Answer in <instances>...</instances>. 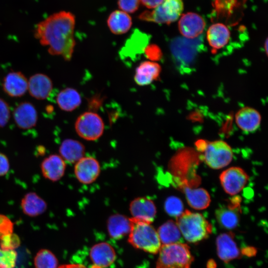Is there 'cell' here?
<instances>
[{"mask_svg":"<svg viewBox=\"0 0 268 268\" xmlns=\"http://www.w3.org/2000/svg\"><path fill=\"white\" fill-rule=\"evenodd\" d=\"M75 19L70 12L54 13L37 24L34 35L39 43L46 47L49 54L69 61L75 46L74 31Z\"/></svg>","mask_w":268,"mask_h":268,"instance_id":"obj_1","label":"cell"},{"mask_svg":"<svg viewBox=\"0 0 268 268\" xmlns=\"http://www.w3.org/2000/svg\"><path fill=\"white\" fill-rule=\"evenodd\" d=\"M176 224L185 239L197 243L206 239L211 233V224L201 213L186 210L176 218Z\"/></svg>","mask_w":268,"mask_h":268,"instance_id":"obj_2","label":"cell"},{"mask_svg":"<svg viewBox=\"0 0 268 268\" xmlns=\"http://www.w3.org/2000/svg\"><path fill=\"white\" fill-rule=\"evenodd\" d=\"M132 226L128 242L135 248L156 254L161 247L157 231L151 223L130 218Z\"/></svg>","mask_w":268,"mask_h":268,"instance_id":"obj_3","label":"cell"},{"mask_svg":"<svg viewBox=\"0 0 268 268\" xmlns=\"http://www.w3.org/2000/svg\"><path fill=\"white\" fill-rule=\"evenodd\" d=\"M158 253L156 268H190L194 260L189 246L181 242L162 245Z\"/></svg>","mask_w":268,"mask_h":268,"instance_id":"obj_4","label":"cell"},{"mask_svg":"<svg viewBox=\"0 0 268 268\" xmlns=\"http://www.w3.org/2000/svg\"><path fill=\"white\" fill-rule=\"evenodd\" d=\"M197 149L202 153L205 163L211 168L219 169L227 166L233 158V152L226 142L217 140L207 141L199 140L196 143Z\"/></svg>","mask_w":268,"mask_h":268,"instance_id":"obj_5","label":"cell"},{"mask_svg":"<svg viewBox=\"0 0 268 268\" xmlns=\"http://www.w3.org/2000/svg\"><path fill=\"white\" fill-rule=\"evenodd\" d=\"M183 9L182 0H164L152 10L142 12L138 16V18L147 22L169 24L180 18Z\"/></svg>","mask_w":268,"mask_h":268,"instance_id":"obj_6","label":"cell"},{"mask_svg":"<svg viewBox=\"0 0 268 268\" xmlns=\"http://www.w3.org/2000/svg\"><path fill=\"white\" fill-rule=\"evenodd\" d=\"M77 134L88 141H94L99 138L104 130V124L101 117L91 111L80 114L74 124Z\"/></svg>","mask_w":268,"mask_h":268,"instance_id":"obj_7","label":"cell"},{"mask_svg":"<svg viewBox=\"0 0 268 268\" xmlns=\"http://www.w3.org/2000/svg\"><path fill=\"white\" fill-rule=\"evenodd\" d=\"M248 178L246 172L238 167H232L224 170L219 177L224 191L231 196L238 194L243 190Z\"/></svg>","mask_w":268,"mask_h":268,"instance_id":"obj_8","label":"cell"},{"mask_svg":"<svg viewBox=\"0 0 268 268\" xmlns=\"http://www.w3.org/2000/svg\"><path fill=\"white\" fill-rule=\"evenodd\" d=\"M101 171L98 161L92 156H83L75 163L74 172L77 180L83 184L93 183Z\"/></svg>","mask_w":268,"mask_h":268,"instance_id":"obj_9","label":"cell"},{"mask_svg":"<svg viewBox=\"0 0 268 268\" xmlns=\"http://www.w3.org/2000/svg\"><path fill=\"white\" fill-rule=\"evenodd\" d=\"M148 41L147 35L138 30H135L121 50V57L126 60L134 61L140 55L144 53Z\"/></svg>","mask_w":268,"mask_h":268,"instance_id":"obj_10","label":"cell"},{"mask_svg":"<svg viewBox=\"0 0 268 268\" xmlns=\"http://www.w3.org/2000/svg\"><path fill=\"white\" fill-rule=\"evenodd\" d=\"M12 116L16 126L20 129L28 130L34 127L38 114L35 106L29 101L19 103L14 108Z\"/></svg>","mask_w":268,"mask_h":268,"instance_id":"obj_11","label":"cell"},{"mask_svg":"<svg viewBox=\"0 0 268 268\" xmlns=\"http://www.w3.org/2000/svg\"><path fill=\"white\" fill-rule=\"evenodd\" d=\"M28 80V79L21 71H9L3 77L2 90L9 97H20L27 92Z\"/></svg>","mask_w":268,"mask_h":268,"instance_id":"obj_12","label":"cell"},{"mask_svg":"<svg viewBox=\"0 0 268 268\" xmlns=\"http://www.w3.org/2000/svg\"><path fill=\"white\" fill-rule=\"evenodd\" d=\"M205 26L204 19L199 14L189 12L182 14L178 22L181 34L187 38H195L203 31Z\"/></svg>","mask_w":268,"mask_h":268,"instance_id":"obj_13","label":"cell"},{"mask_svg":"<svg viewBox=\"0 0 268 268\" xmlns=\"http://www.w3.org/2000/svg\"><path fill=\"white\" fill-rule=\"evenodd\" d=\"M129 210L132 218L151 224L157 212L153 201L144 197L134 199L130 203Z\"/></svg>","mask_w":268,"mask_h":268,"instance_id":"obj_14","label":"cell"},{"mask_svg":"<svg viewBox=\"0 0 268 268\" xmlns=\"http://www.w3.org/2000/svg\"><path fill=\"white\" fill-rule=\"evenodd\" d=\"M53 88V81L46 74L36 73L28 79L27 91L31 97L36 99L45 100L48 98Z\"/></svg>","mask_w":268,"mask_h":268,"instance_id":"obj_15","label":"cell"},{"mask_svg":"<svg viewBox=\"0 0 268 268\" xmlns=\"http://www.w3.org/2000/svg\"><path fill=\"white\" fill-rule=\"evenodd\" d=\"M234 234L227 232L220 234L216 238L217 253L223 262L228 263L241 256V252L234 240Z\"/></svg>","mask_w":268,"mask_h":268,"instance_id":"obj_16","label":"cell"},{"mask_svg":"<svg viewBox=\"0 0 268 268\" xmlns=\"http://www.w3.org/2000/svg\"><path fill=\"white\" fill-rule=\"evenodd\" d=\"M66 162L62 157L53 154L45 158L41 164V172L46 179L52 182L58 181L64 175Z\"/></svg>","mask_w":268,"mask_h":268,"instance_id":"obj_17","label":"cell"},{"mask_svg":"<svg viewBox=\"0 0 268 268\" xmlns=\"http://www.w3.org/2000/svg\"><path fill=\"white\" fill-rule=\"evenodd\" d=\"M235 121L239 128L245 133H253L259 127L261 116L259 112L250 107H245L237 111Z\"/></svg>","mask_w":268,"mask_h":268,"instance_id":"obj_18","label":"cell"},{"mask_svg":"<svg viewBox=\"0 0 268 268\" xmlns=\"http://www.w3.org/2000/svg\"><path fill=\"white\" fill-rule=\"evenodd\" d=\"M161 70L160 65L157 63L143 61L136 68L134 80L139 86L149 85L159 77Z\"/></svg>","mask_w":268,"mask_h":268,"instance_id":"obj_19","label":"cell"},{"mask_svg":"<svg viewBox=\"0 0 268 268\" xmlns=\"http://www.w3.org/2000/svg\"><path fill=\"white\" fill-rule=\"evenodd\" d=\"M90 258L94 265L101 268H107L113 264L116 255L114 249L109 244L101 242L92 247Z\"/></svg>","mask_w":268,"mask_h":268,"instance_id":"obj_20","label":"cell"},{"mask_svg":"<svg viewBox=\"0 0 268 268\" xmlns=\"http://www.w3.org/2000/svg\"><path fill=\"white\" fill-rule=\"evenodd\" d=\"M235 201L231 204L221 206L215 212L217 222L226 229H234L239 224L240 205L238 201Z\"/></svg>","mask_w":268,"mask_h":268,"instance_id":"obj_21","label":"cell"},{"mask_svg":"<svg viewBox=\"0 0 268 268\" xmlns=\"http://www.w3.org/2000/svg\"><path fill=\"white\" fill-rule=\"evenodd\" d=\"M231 36L228 27L222 23L212 24L208 29L206 38L212 51H216L224 47L229 42Z\"/></svg>","mask_w":268,"mask_h":268,"instance_id":"obj_22","label":"cell"},{"mask_svg":"<svg viewBox=\"0 0 268 268\" xmlns=\"http://www.w3.org/2000/svg\"><path fill=\"white\" fill-rule=\"evenodd\" d=\"M85 147L80 141L73 139H65L59 147L60 155L66 162L75 163L84 156Z\"/></svg>","mask_w":268,"mask_h":268,"instance_id":"obj_23","label":"cell"},{"mask_svg":"<svg viewBox=\"0 0 268 268\" xmlns=\"http://www.w3.org/2000/svg\"><path fill=\"white\" fill-rule=\"evenodd\" d=\"M20 206L23 212L30 217L43 213L47 208L45 201L35 192H29L22 198Z\"/></svg>","mask_w":268,"mask_h":268,"instance_id":"obj_24","label":"cell"},{"mask_svg":"<svg viewBox=\"0 0 268 268\" xmlns=\"http://www.w3.org/2000/svg\"><path fill=\"white\" fill-rule=\"evenodd\" d=\"M131 226V218L120 214L110 216L107 221L109 234L114 239H121L129 234Z\"/></svg>","mask_w":268,"mask_h":268,"instance_id":"obj_25","label":"cell"},{"mask_svg":"<svg viewBox=\"0 0 268 268\" xmlns=\"http://www.w3.org/2000/svg\"><path fill=\"white\" fill-rule=\"evenodd\" d=\"M107 25L111 32L116 35L127 33L132 25L130 15L122 10H115L109 16Z\"/></svg>","mask_w":268,"mask_h":268,"instance_id":"obj_26","label":"cell"},{"mask_svg":"<svg viewBox=\"0 0 268 268\" xmlns=\"http://www.w3.org/2000/svg\"><path fill=\"white\" fill-rule=\"evenodd\" d=\"M56 100L58 106L62 110L71 112L80 106L81 97L76 89L67 87L58 93Z\"/></svg>","mask_w":268,"mask_h":268,"instance_id":"obj_27","label":"cell"},{"mask_svg":"<svg viewBox=\"0 0 268 268\" xmlns=\"http://www.w3.org/2000/svg\"><path fill=\"white\" fill-rule=\"evenodd\" d=\"M184 192L189 205L196 209L201 210L207 208L211 201L208 192L203 188H191L185 186Z\"/></svg>","mask_w":268,"mask_h":268,"instance_id":"obj_28","label":"cell"},{"mask_svg":"<svg viewBox=\"0 0 268 268\" xmlns=\"http://www.w3.org/2000/svg\"><path fill=\"white\" fill-rule=\"evenodd\" d=\"M157 232L163 245L181 242V233L176 223L172 220H168L161 225Z\"/></svg>","mask_w":268,"mask_h":268,"instance_id":"obj_29","label":"cell"},{"mask_svg":"<svg viewBox=\"0 0 268 268\" xmlns=\"http://www.w3.org/2000/svg\"><path fill=\"white\" fill-rule=\"evenodd\" d=\"M36 268H58V261L55 255L50 250L41 249L34 260Z\"/></svg>","mask_w":268,"mask_h":268,"instance_id":"obj_30","label":"cell"},{"mask_svg":"<svg viewBox=\"0 0 268 268\" xmlns=\"http://www.w3.org/2000/svg\"><path fill=\"white\" fill-rule=\"evenodd\" d=\"M164 209L168 215L177 218L184 212V205L179 198L171 196L166 200Z\"/></svg>","mask_w":268,"mask_h":268,"instance_id":"obj_31","label":"cell"},{"mask_svg":"<svg viewBox=\"0 0 268 268\" xmlns=\"http://www.w3.org/2000/svg\"><path fill=\"white\" fill-rule=\"evenodd\" d=\"M17 257L14 250H4L0 248V268H14Z\"/></svg>","mask_w":268,"mask_h":268,"instance_id":"obj_32","label":"cell"},{"mask_svg":"<svg viewBox=\"0 0 268 268\" xmlns=\"http://www.w3.org/2000/svg\"><path fill=\"white\" fill-rule=\"evenodd\" d=\"M20 245L19 237L13 233L3 236L0 238V248L4 250H14Z\"/></svg>","mask_w":268,"mask_h":268,"instance_id":"obj_33","label":"cell"},{"mask_svg":"<svg viewBox=\"0 0 268 268\" xmlns=\"http://www.w3.org/2000/svg\"><path fill=\"white\" fill-rule=\"evenodd\" d=\"M11 117L10 107L8 103L0 97V128L5 127Z\"/></svg>","mask_w":268,"mask_h":268,"instance_id":"obj_34","label":"cell"},{"mask_svg":"<svg viewBox=\"0 0 268 268\" xmlns=\"http://www.w3.org/2000/svg\"><path fill=\"white\" fill-rule=\"evenodd\" d=\"M144 54L145 57L152 62L159 61L162 56L160 48L155 44H148L145 47Z\"/></svg>","mask_w":268,"mask_h":268,"instance_id":"obj_35","label":"cell"},{"mask_svg":"<svg viewBox=\"0 0 268 268\" xmlns=\"http://www.w3.org/2000/svg\"><path fill=\"white\" fill-rule=\"evenodd\" d=\"M14 224L7 216L0 214V238L13 233Z\"/></svg>","mask_w":268,"mask_h":268,"instance_id":"obj_36","label":"cell"},{"mask_svg":"<svg viewBox=\"0 0 268 268\" xmlns=\"http://www.w3.org/2000/svg\"><path fill=\"white\" fill-rule=\"evenodd\" d=\"M139 3V0H118L119 8L128 13L135 12L138 9Z\"/></svg>","mask_w":268,"mask_h":268,"instance_id":"obj_37","label":"cell"},{"mask_svg":"<svg viewBox=\"0 0 268 268\" xmlns=\"http://www.w3.org/2000/svg\"><path fill=\"white\" fill-rule=\"evenodd\" d=\"M9 167L8 158L4 154L0 152V176L6 175L9 171Z\"/></svg>","mask_w":268,"mask_h":268,"instance_id":"obj_38","label":"cell"},{"mask_svg":"<svg viewBox=\"0 0 268 268\" xmlns=\"http://www.w3.org/2000/svg\"><path fill=\"white\" fill-rule=\"evenodd\" d=\"M140 2L142 3L143 5L145 6L146 8L152 9L160 3H161L164 0H139Z\"/></svg>","mask_w":268,"mask_h":268,"instance_id":"obj_39","label":"cell"},{"mask_svg":"<svg viewBox=\"0 0 268 268\" xmlns=\"http://www.w3.org/2000/svg\"><path fill=\"white\" fill-rule=\"evenodd\" d=\"M58 268H101L95 265H93L89 267H87L81 264H72L63 265L58 267Z\"/></svg>","mask_w":268,"mask_h":268,"instance_id":"obj_40","label":"cell"},{"mask_svg":"<svg viewBox=\"0 0 268 268\" xmlns=\"http://www.w3.org/2000/svg\"><path fill=\"white\" fill-rule=\"evenodd\" d=\"M241 254L247 256H253L256 254V249L252 247L244 248L241 251Z\"/></svg>","mask_w":268,"mask_h":268,"instance_id":"obj_41","label":"cell"},{"mask_svg":"<svg viewBox=\"0 0 268 268\" xmlns=\"http://www.w3.org/2000/svg\"><path fill=\"white\" fill-rule=\"evenodd\" d=\"M216 264L213 260H209L207 263V268H216Z\"/></svg>","mask_w":268,"mask_h":268,"instance_id":"obj_42","label":"cell"},{"mask_svg":"<svg viewBox=\"0 0 268 268\" xmlns=\"http://www.w3.org/2000/svg\"><path fill=\"white\" fill-rule=\"evenodd\" d=\"M265 50H266V53L267 54V53H268V40H267V39L266 41V43H265Z\"/></svg>","mask_w":268,"mask_h":268,"instance_id":"obj_43","label":"cell"}]
</instances>
